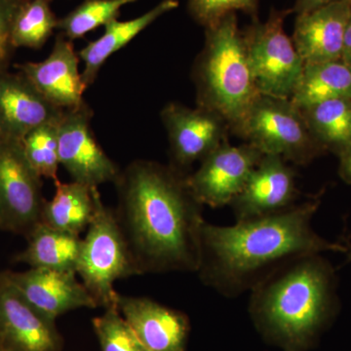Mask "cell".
Listing matches in <instances>:
<instances>
[{
  "label": "cell",
  "instance_id": "1",
  "mask_svg": "<svg viewBox=\"0 0 351 351\" xmlns=\"http://www.w3.org/2000/svg\"><path fill=\"white\" fill-rule=\"evenodd\" d=\"M186 178L144 159L120 171L114 213L138 276L197 272L203 205Z\"/></svg>",
  "mask_w": 351,
  "mask_h": 351
},
{
  "label": "cell",
  "instance_id": "2",
  "mask_svg": "<svg viewBox=\"0 0 351 351\" xmlns=\"http://www.w3.org/2000/svg\"><path fill=\"white\" fill-rule=\"evenodd\" d=\"M322 193L279 213L200 228L201 282L225 298L251 292L286 263L311 254L348 253L350 244L330 241L314 230Z\"/></svg>",
  "mask_w": 351,
  "mask_h": 351
},
{
  "label": "cell",
  "instance_id": "3",
  "mask_svg": "<svg viewBox=\"0 0 351 351\" xmlns=\"http://www.w3.org/2000/svg\"><path fill=\"white\" fill-rule=\"evenodd\" d=\"M248 311L258 334L284 351H307L339 311L338 276L322 254L295 258L250 292Z\"/></svg>",
  "mask_w": 351,
  "mask_h": 351
},
{
  "label": "cell",
  "instance_id": "4",
  "mask_svg": "<svg viewBox=\"0 0 351 351\" xmlns=\"http://www.w3.org/2000/svg\"><path fill=\"white\" fill-rule=\"evenodd\" d=\"M198 107L219 113L233 130L260 95L237 13L205 29V43L193 69Z\"/></svg>",
  "mask_w": 351,
  "mask_h": 351
},
{
  "label": "cell",
  "instance_id": "5",
  "mask_svg": "<svg viewBox=\"0 0 351 351\" xmlns=\"http://www.w3.org/2000/svg\"><path fill=\"white\" fill-rule=\"evenodd\" d=\"M232 132L263 154L297 165H307L325 154L291 99L258 95Z\"/></svg>",
  "mask_w": 351,
  "mask_h": 351
},
{
  "label": "cell",
  "instance_id": "6",
  "mask_svg": "<svg viewBox=\"0 0 351 351\" xmlns=\"http://www.w3.org/2000/svg\"><path fill=\"white\" fill-rule=\"evenodd\" d=\"M75 271L97 306L105 309L117 306L114 283L138 276L114 211L104 204L101 196L82 239Z\"/></svg>",
  "mask_w": 351,
  "mask_h": 351
},
{
  "label": "cell",
  "instance_id": "7",
  "mask_svg": "<svg viewBox=\"0 0 351 351\" xmlns=\"http://www.w3.org/2000/svg\"><path fill=\"white\" fill-rule=\"evenodd\" d=\"M292 9H271L265 22L253 21L243 32L245 47L258 93L292 99L301 80L304 62L284 21Z\"/></svg>",
  "mask_w": 351,
  "mask_h": 351
},
{
  "label": "cell",
  "instance_id": "8",
  "mask_svg": "<svg viewBox=\"0 0 351 351\" xmlns=\"http://www.w3.org/2000/svg\"><path fill=\"white\" fill-rule=\"evenodd\" d=\"M44 199L41 177L32 167L21 141H0V230L23 235L41 223Z\"/></svg>",
  "mask_w": 351,
  "mask_h": 351
},
{
  "label": "cell",
  "instance_id": "9",
  "mask_svg": "<svg viewBox=\"0 0 351 351\" xmlns=\"http://www.w3.org/2000/svg\"><path fill=\"white\" fill-rule=\"evenodd\" d=\"M92 117L93 112L86 103L64 110L58 122L59 158L73 182L98 188L106 182L114 184L121 170L95 138Z\"/></svg>",
  "mask_w": 351,
  "mask_h": 351
},
{
  "label": "cell",
  "instance_id": "10",
  "mask_svg": "<svg viewBox=\"0 0 351 351\" xmlns=\"http://www.w3.org/2000/svg\"><path fill=\"white\" fill-rule=\"evenodd\" d=\"M160 117L169 140L170 165L186 175L193 163L201 162L226 140L230 130L219 113L198 106L169 103Z\"/></svg>",
  "mask_w": 351,
  "mask_h": 351
},
{
  "label": "cell",
  "instance_id": "11",
  "mask_svg": "<svg viewBox=\"0 0 351 351\" xmlns=\"http://www.w3.org/2000/svg\"><path fill=\"white\" fill-rule=\"evenodd\" d=\"M263 156L262 152L248 143L235 147L226 138L201 161L195 173L188 175L189 189L203 206L230 205Z\"/></svg>",
  "mask_w": 351,
  "mask_h": 351
},
{
  "label": "cell",
  "instance_id": "12",
  "mask_svg": "<svg viewBox=\"0 0 351 351\" xmlns=\"http://www.w3.org/2000/svg\"><path fill=\"white\" fill-rule=\"evenodd\" d=\"M63 346L56 321L36 311L7 271L0 272V350L62 351Z\"/></svg>",
  "mask_w": 351,
  "mask_h": 351
},
{
  "label": "cell",
  "instance_id": "13",
  "mask_svg": "<svg viewBox=\"0 0 351 351\" xmlns=\"http://www.w3.org/2000/svg\"><path fill=\"white\" fill-rule=\"evenodd\" d=\"M298 196L295 170L282 157L263 154L230 206L237 221H246L287 210Z\"/></svg>",
  "mask_w": 351,
  "mask_h": 351
},
{
  "label": "cell",
  "instance_id": "14",
  "mask_svg": "<svg viewBox=\"0 0 351 351\" xmlns=\"http://www.w3.org/2000/svg\"><path fill=\"white\" fill-rule=\"evenodd\" d=\"M117 308L147 351H186L191 322L186 313L149 298L119 293Z\"/></svg>",
  "mask_w": 351,
  "mask_h": 351
},
{
  "label": "cell",
  "instance_id": "15",
  "mask_svg": "<svg viewBox=\"0 0 351 351\" xmlns=\"http://www.w3.org/2000/svg\"><path fill=\"white\" fill-rule=\"evenodd\" d=\"M80 60L73 41L60 34L44 61L18 68L50 103L62 110H71L84 105L83 95L88 88L80 71Z\"/></svg>",
  "mask_w": 351,
  "mask_h": 351
},
{
  "label": "cell",
  "instance_id": "16",
  "mask_svg": "<svg viewBox=\"0 0 351 351\" xmlns=\"http://www.w3.org/2000/svg\"><path fill=\"white\" fill-rule=\"evenodd\" d=\"M7 274L25 299L51 320L75 309L98 307L75 271L29 269Z\"/></svg>",
  "mask_w": 351,
  "mask_h": 351
},
{
  "label": "cell",
  "instance_id": "17",
  "mask_svg": "<svg viewBox=\"0 0 351 351\" xmlns=\"http://www.w3.org/2000/svg\"><path fill=\"white\" fill-rule=\"evenodd\" d=\"M64 112L22 73L0 71V128L4 138L22 141L38 127L59 122Z\"/></svg>",
  "mask_w": 351,
  "mask_h": 351
},
{
  "label": "cell",
  "instance_id": "18",
  "mask_svg": "<svg viewBox=\"0 0 351 351\" xmlns=\"http://www.w3.org/2000/svg\"><path fill=\"white\" fill-rule=\"evenodd\" d=\"M351 0H339L298 14L293 43L306 64L341 60Z\"/></svg>",
  "mask_w": 351,
  "mask_h": 351
},
{
  "label": "cell",
  "instance_id": "19",
  "mask_svg": "<svg viewBox=\"0 0 351 351\" xmlns=\"http://www.w3.org/2000/svg\"><path fill=\"white\" fill-rule=\"evenodd\" d=\"M179 6L177 0H163L154 8L140 17L129 21H110L105 25V32L97 40L88 43L78 53L84 63L82 77L87 87L91 86L96 80L99 71L108 58L133 40L145 27L164 14L174 10Z\"/></svg>",
  "mask_w": 351,
  "mask_h": 351
},
{
  "label": "cell",
  "instance_id": "20",
  "mask_svg": "<svg viewBox=\"0 0 351 351\" xmlns=\"http://www.w3.org/2000/svg\"><path fill=\"white\" fill-rule=\"evenodd\" d=\"M55 186L52 199L44 203L41 223L80 237L93 219L97 201L101 196L98 188L73 181H57Z\"/></svg>",
  "mask_w": 351,
  "mask_h": 351
},
{
  "label": "cell",
  "instance_id": "21",
  "mask_svg": "<svg viewBox=\"0 0 351 351\" xmlns=\"http://www.w3.org/2000/svg\"><path fill=\"white\" fill-rule=\"evenodd\" d=\"M24 251L15 260L31 269L75 271L82 250V239L78 235L62 232L40 223L27 237Z\"/></svg>",
  "mask_w": 351,
  "mask_h": 351
},
{
  "label": "cell",
  "instance_id": "22",
  "mask_svg": "<svg viewBox=\"0 0 351 351\" xmlns=\"http://www.w3.org/2000/svg\"><path fill=\"white\" fill-rule=\"evenodd\" d=\"M301 110L316 142L339 157L351 147V98L318 101Z\"/></svg>",
  "mask_w": 351,
  "mask_h": 351
},
{
  "label": "cell",
  "instance_id": "23",
  "mask_svg": "<svg viewBox=\"0 0 351 351\" xmlns=\"http://www.w3.org/2000/svg\"><path fill=\"white\" fill-rule=\"evenodd\" d=\"M351 98V66L339 61L306 64L293 103L304 108L318 101Z\"/></svg>",
  "mask_w": 351,
  "mask_h": 351
},
{
  "label": "cell",
  "instance_id": "24",
  "mask_svg": "<svg viewBox=\"0 0 351 351\" xmlns=\"http://www.w3.org/2000/svg\"><path fill=\"white\" fill-rule=\"evenodd\" d=\"M50 0H23L11 29L12 47L40 49L58 27V20L51 10Z\"/></svg>",
  "mask_w": 351,
  "mask_h": 351
},
{
  "label": "cell",
  "instance_id": "25",
  "mask_svg": "<svg viewBox=\"0 0 351 351\" xmlns=\"http://www.w3.org/2000/svg\"><path fill=\"white\" fill-rule=\"evenodd\" d=\"M137 0H84L75 10L58 21L61 34L73 41L110 21L117 19L120 8Z\"/></svg>",
  "mask_w": 351,
  "mask_h": 351
},
{
  "label": "cell",
  "instance_id": "26",
  "mask_svg": "<svg viewBox=\"0 0 351 351\" xmlns=\"http://www.w3.org/2000/svg\"><path fill=\"white\" fill-rule=\"evenodd\" d=\"M25 156L41 178L56 182L59 169V138L57 123L45 124L29 132L21 141Z\"/></svg>",
  "mask_w": 351,
  "mask_h": 351
},
{
  "label": "cell",
  "instance_id": "27",
  "mask_svg": "<svg viewBox=\"0 0 351 351\" xmlns=\"http://www.w3.org/2000/svg\"><path fill=\"white\" fill-rule=\"evenodd\" d=\"M101 351H147L129 326L117 306L92 319Z\"/></svg>",
  "mask_w": 351,
  "mask_h": 351
},
{
  "label": "cell",
  "instance_id": "28",
  "mask_svg": "<svg viewBox=\"0 0 351 351\" xmlns=\"http://www.w3.org/2000/svg\"><path fill=\"white\" fill-rule=\"evenodd\" d=\"M188 9L193 20L205 29L237 11L258 20V0H189Z\"/></svg>",
  "mask_w": 351,
  "mask_h": 351
},
{
  "label": "cell",
  "instance_id": "29",
  "mask_svg": "<svg viewBox=\"0 0 351 351\" xmlns=\"http://www.w3.org/2000/svg\"><path fill=\"white\" fill-rule=\"evenodd\" d=\"M23 0H0V66L5 64L10 54L11 29L16 11Z\"/></svg>",
  "mask_w": 351,
  "mask_h": 351
},
{
  "label": "cell",
  "instance_id": "30",
  "mask_svg": "<svg viewBox=\"0 0 351 351\" xmlns=\"http://www.w3.org/2000/svg\"><path fill=\"white\" fill-rule=\"evenodd\" d=\"M339 1V0H295L293 12L302 14L318 8V7L327 5L332 2Z\"/></svg>",
  "mask_w": 351,
  "mask_h": 351
},
{
  "label": "cell",
  "instance_id": "31",
  "mask_svg": "<svg viewBox=\"0 0 351 351\" xmlns=\"http://www.w3.org/2000/svg\"><path fill=\"white\" fill-rule=\"evenodd\" d=\"M339 175L343 182L351 184V147L339 157Z\"/></svg>",
  "mask_w": 351,
  "mask_h": 351
},
{
  "label": "cell",
  "instance_id": "32",
  "mask_svg": "<svg viewBox=\"0 0 351 351\" xmlns=\"http://www.w3.org/2000/svg\"><path fill=\"white\" fill-rule=\"evenodd\" d=\"M341 61L351 66V10L346 24L345 38H343Z\"/></svg>",
  "mask_w": 351,
  "mask_h": 351
},
{
  "label": "cell",
  "instance_id": "33",
  "mask_svg": "<svg viewBox=\"0 0 351 351\" xmlns=\"http://www.w3.org/2000/svg\"><path fill=\"white\" fill-rule=\"evenodd\" d=\"M346 255H348V262H351V245H350V249H348V252L346 253Z\"/></svg>",
  "mask_w": 351,
  "mask_h": 351
},
{
  "label": "cell",
  "instance_id": "34",
  "mask_svg": "<svg viewBox=\"0 0 351 351\" xmlns=\"http://www.w3.org/2000/svg\"><path fill=\"white\" fill-rule=\"evenodd\" d=\"M2 138H3V135H2L1 128H0V141H1Z\"/></svg>",
  "mask_w": 351,
  "mask_h": 351
},
{
  "label": "cell",
  "instance_id": "35",
  "mask_svg": "<svg viewBox=\"0 0 351 351\" xmlns=\"http://www.w3.org/2000/svg\"><path fill=\"white\" fill-rule=\"evenodd\" d=\"M286 351H295V350H286Z\"/></svg>",
  "mask_w": 351,
  "mask_h": 351
},
{
  "label": "cell",
  "instance_id": "36",
  "mask_svg": "<svg viewBox=\"0 0 351 351\" xmlns=\"http://www.w3.org/2000/svg\"><path fill=\"white\" fill-rule=\"evenodd\" d=\"M0 351H2L1 350H0Z\"/></svg>",
  "mask_w": 351,
  "mask_h": 351
}]
</instances>
